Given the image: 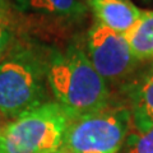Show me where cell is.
Returning a JSON list of instances; mask_svg holds the SVG:
<instances>
[{"label": "cell", "instance_id": "cell-1", "mask_svg": "<svg viewBox=\"0 0 153 153\" xmlns=\"http://www.w3.org/2000/svg\"><path fill=\"white\" fill-rule=\"evenodd\" d=\"M50 92L69 117L93 112L111 103V91L88 60L83 47L70 45L47 56Z\"/></svg>", "mask_w": 153, "mask_h": 153}, {"label": "cell", "instance_id": "cell-2", "mask_svg": "<svg viewBox=\"0 0 153 153\" xmlns=\"http://www.w3.org/2000/svg\"><path fill=\"white\" fill-rule=\"evenodd\" d=\"M47 56L28 45L14 44L0 60V115L5 120L49 102Z\"/></svg>", "mask_w": 153, "mask_h": 153}, {"label": "cell", "instance_id": "cell-3", "mask_svg": "<svg viewBox=\"0 0 153 153\" xmlns=\"http://www.w3.org/2000/svg\"><path fill=\"white\" fill-rule=\"evenodd\" d=\"M69 116L55 101L7 120L0 130V153H55L63 146Z\"/></svg>", "mask_w": 153, "mask_h": 153}, {"label": "cell", "instance_id": "cell-4", "mask_svg": "<svg viewBox=\"0 0 153 153\" xmlns=\"http://www.w3.org/2000/svg\"><path fill=\"white\" fill-rule=\"evenodd\" d=\"M130 126L128 106L112 102L97 111L69 117L59 153H119Z\"/></svg>", "mask_w": 153, "mask_h": 153}, {"label": "cell", "instance_id": "cell-5", "mask_svg": "<svg viewBox=\"0 0 153 153\" xmlns=\"http://www.w3.org/2000/svg\"><path fill=\"white\" fill-rule=\"evenodd\" d=\"M84 51L91 64L108 87L129 83L139 65L125 37L100 22H96L88 30Z\"/></svg>", "mask_w": 153, "mask_h": 153}, {"label": "cell", "instance_id": "cell-6", "mask_svg": "<svg viewBox=\"0 0 153 153\" xmlns=\"http://www.w3.org/2000/svg\"><path fill=\"white\" fill-rule=\"evenodd\" d=\"M131 125L138 133L153 128V69L124 85Z\"/></svg>", "mask_w": 153, "mask_h": 153}, {"label": "cell", "instance_id": "cell-7", "mask_svg": "<svg viewBox=\"0 0 153 153\" xmlns=\"http://www.w3.org/2000/svg\"><path fill=\"white\" fill-rule=\"evenodd\" d=\"M97 22L111 31L125 35L139 21L142 10L130 0H87Z\"/></svg>", "mask_w": 153, "mask_h": 153}, {"label": "cell", "instance_id": "cell-8", "mask_svg": "<svg viewBox=\"0 0 153 153\" xmlns=\"http://www.w3.org/2000/svg\"><path fill=\"white\" fill-rule=\"evenodd\" d=\"M124 37L139 63L153 59V10H142L139 21Z\"/></svg>", "mask_w": 153, "mask_h": 153}, {"label": "cell", "instance_id": "cell-9", "mask_svg": "<svg viewBox=\"0 0 153 153\" xmlns=\"http://www.w3.org/2000/svg\"><path fill=\"white\" fill-rule=\"evenodd\" d=\"M28 10L44 17H54L61 21H74L83 17L87 5L83 0H22Z\"/></svg>", "mask_w": 153, "mask_h": 153}, {"label": "cell", "instance_id": "cell-10", "mask_svg": "<svg viewBox=\"0 0 153 153\" xmlns=\"http://www.w3.org/2000/svg\"><path fill=\"white\" fill-rule=\"evenodd\" d=\"M124 153H153V128L126 137Z\"/></svg>", "mask_w": 153, "mask_h": 153}, {"label": "cell", "instance_id": "cell-11", "mask_svg": "<svg viewBox=\"0 0 153 153\" xmlns=\"http://www.w3.org/2000/svg\"><path fill=\"white\" fill-rule=\"evenodd\" d=\"M14 32L5 10H0V60L14 46Z\"/></svg>", "mask_w": 153, "mask_h": 153}, {"label": "cell", "instance_id": "cell-12", "mask_svg": "<svg viewBox=\"0 0 153 153\" xmlns=\"http://www.w3.org/2000/svg\"><path fill=\"white\" fill-rule=\"evenodd\" d=\"M5 121H7L5 119H4L1 115H0V130H1V128H3V125H4V123H5Z\"/></svg>", "mask_w": 153, "mask_h": 153}, {"label": "cell", "instance_id": "cell-13", "mask_svg": "<svg viewBox=\"0 0 153 153\" xmlns=\"http://www.w3.org/2000/svg\"><path fill=\"white\" fill-rule=\"evenodd\" d=\"M5 3H4V0H0V10H5Z\"/></svg>", "mask_w": 153, "mask_h": 153}, {"label": "cell", "instance_id": "cell-14", "mask_svg": "<svg viewBox=\"0 0 153 153\" xmlns=\"http://www.w3.org/2000/svg\"><path fill=\"white\" fill-rule=\"evenodd\" d=\"M55 153H59V152H55Z\"/></svg>", "mask_w": 153, "mask_h": 153}, {"label": "cell", "instance_id": "cell-15", "mask_svg": "<svg viewBox=\"0 0 153 153\" xmlns=\"http://www.w3.org/2000/svg\"><path fill=\"white\" fill-rule=\"evenodd\" d=\"M85 1H87V0H85Z\"/></svg>", "mask_w": 153, "mask_h": 153}]
</instances>
